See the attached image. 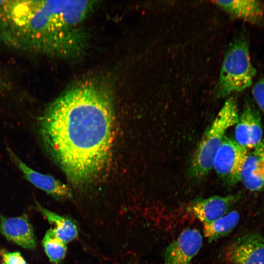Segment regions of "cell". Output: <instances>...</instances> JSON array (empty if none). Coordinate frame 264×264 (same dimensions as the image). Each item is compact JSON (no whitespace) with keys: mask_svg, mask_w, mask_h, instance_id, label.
Listing matches in <instances>:
<instances>
[{"mask_svg":"<svg viewBox=\"0 0 264 264\" xmlns=\"http://www.w3.org/2000/svg\"><path fill=\"white\" fill-rule=\"evenodd\" d=\"M114 120L110 95L91 84L66 91L40 118L43 144L73 184L89 183L106 166L113 139Z\"/></svg>","mask_w":264,"mask_h":264,"instance_id":"obj_1","label":"cell"},{"mask_svg":"<svg viewBox=\"0 0 264 264\" xmlns=\"http://www.w3.org/2000/svg\"><path fill=\"white\" fill-rule=\"evenodd\" d=\"M94 4L90 0H3L0 42L20 52L76 57L86 48L82 25Z\"/></svg>","mask_w":264,"mask_h":264,"instance_id":"obj_2","label":"cell"},{"mask_svg":"<svg viewBox=\"0 0 264 264\" xmlns=\"http://www.w3.org/2000/svg\"><path fill=\"white\" fill-rule=\"evenodd\" d=\"M239 117L237 102L234 98L231 97L225 101L206 130L193 154L191 168L194 176L202 177L213 168L215 156L226 132L237 123Z\"/></svg>","mask_w":264,"mask_h":264,"instance_id":"obj_3","label":"cell"},{"mask_svg":"<svg viewBox=\"0 0 264 264\" xmlns=\"http://www.w3.org/2000/svg\"><path fill=\"white\" fill-rule=\"evenodd\" d=\"M256 74L247 40L241 37L232 43L224 56L216 94L223 97L245 89L252 84Z\"/></svg>","mask_w":264,"mask_h":264,"instance_id":"obj_4","label":"cell"},{"mask_svg":"<svg viewBox=\"0 0 264 264\" xmlns=\"http://www.w3.org/2000/svg\"><path fill=\"white\" fill-rule=\"evenodd\" d=\"M249 150L225 136L215 156L213 168L227 185L234 186L241 180V173Z\"/></svg>","mask_w":264,"mask_h":264,"instance_id":"obj_5","label":"cell"},{"mask_svg":"<svg viewBox=\"0 0 264 264\" xmlns=\"http://www.w3.org/2000/svg\"><path fill=\"white\" fill-rule=\"evenodd\" d=\"M224 257L231 264H264V236L256 232L240 236L227 246Z\"/></svg>","mask_w":264,"mask_h":264,"instance_id":"obj_6","label":"cell"},{"mask_svg":"<svg viewBox=\"0 0 264 264\" xmlns=\"http://www.w3.org/2000/svg\"><path fill=\"white\" fill-rule=\"evenodd\" d=\"M235 141L249 150L257 146L264 137L260 112L251 102H245L235 124Z\"/></svg>","mask_w":264,"mask_h":264,"instance_id":"obj_7","label":"cell"},{"mask_svg":"<svg viewBox=\"0 0 264 264\" xmlns=\"http://www.w3.org/2000/svg\"><path fill=\"white\" fill-rule=\"evenodd\" d=\"M202 244V237L198 230L185 229L166 247L164 253V264H190Z\"/></svg>","mask_w":264,"mask_h":264,"instance_id":"obj_8","label":"cell"},{"mask_svg":"<svg viewBox=\"0 0 264 264\" xmlns=\"http://www.w3.org/2000/svg\"><path fill=\"white\" fill-rule=\"evenodd\" d=\"M242 196V193H237L196 198L189 204L188 210L203 223L213 221L227 214Z\"/></svg>","mask_w":264,"mask_h":264,"instance_id":"obj_9","label":"cell"},{"mask_svg":"<svg viewBox=\"0 0 264 264\" xmlns=\"http://www.w3.org/2000/svg\"><path fill=\"white\" fill-rule=\"evenodd\" d=\"M8 153L24 177L37 188L58 199H69L72 192L69 186L52 176L35 171L23 162L10 148Z\"/></svg>","mask_w":264,"mask_h":264,"instance_id":"obj_10","label":"cell"},{"mask_svg":"<svg viewBox=\"0 0 264 264\" xmlns=\"http://www.w3.org/2000/svg\"><path fill=\"white\" fill-rule=\"evenodd\" d=\"M0 231L7 240L24 248L32 250L36 246L33 227L25 215L0 216Z\"/></svg>","mask_w":264,"mask_h":264,"instance_id":"obj_11","label":"cell"},{"mask_svg":"<svg viewBox=\"0 0 264 264\" xmlns=\"http://www.w3.org/2000/svg\"><path fill=\"white\" fill-rule=\"evenodd\" d=\"M240 181L250 191H259L264 188V136L257 146L248 151Z\"/></svg>","mask_w":264,"mask_h":264,"instance_id":"obj_12","label":"cell"},{"mask_svg":"<svg viewBox=\"0 0 264 264\" xmlns=\"http://www.w3.org/2000/svg\"><path fill=\"white\" fill-rule=\"evenodd\" d=\"M215 2L231 15L250 23H259L264 17V5L259 0H218Z\"/></svg>","mask_w":264,"mask_h":264,"instance_id":"obj_13","label":"cell"},{"mask_svg":"<svg viewBox=\"0 0 264 264\" xmlns=\"http://www.w3.org/2000/svg\"><path fill=\"white\" fill-rule=\"evenodd\" d=\"M36 207L53 227L51 228L56 236L65 243L74 240L78 236V229L75 223L69 219L50 211L38 202Z\"/></svg>","mask_w":264,"mask_h":264,"instance_id":"obj_14","label":"cell"},{"mask_svg":"<svg viewBox=\"0 0 264 264\" xmlns=\"http://www.w3.org/2000/svg\"><path fill=\"white\" fill-rule=\"evenodd\" d=\"M240 214L234 210L213 221L203 223L204 236L211 242L230 233L237 225Z\"/></svg>","mask_w":264,"mask_h":264,"instance_id":"obj_15","label":"cell"},{"mask_svg":"<svg viewBox=\"0 0 264 264\" xmlns=\"http://www.w3.org/2000/svg\"><path fill=\"white\" fill-rule=\"evenodd\" d=\"M43 245L49 261L59 264L65 257L66 243L59 239L51 228L45 233L43 239Z\"/></svg>","mask_w":264,"mask_h":264,"instance_id":"obj_16","label":"cell"},{"mask_svg":"<svg viewBox=\"0 0 264 264\" xmlns=\"http://www.w3.org/2000/svg\"><path fill=\"white\" fill-rule=\"evenodd\" d=\"M0 257L2 264H28L19 252H10L0 248Z\"/></svg>","mask_w":264,"mask_h":264,"instance_id":"obj_17","label":"cell"},{"mask_svg":"<svg viewBox=\"0 0 264 264\" xmlns=\"http://www.w3.org/2000/svg\"><path fill=\"white\" fill-rule=\"evenodd\" d=\"M252 93L255 103L264 114V76L255 84Z\"/></svg>","mask_w":264,"mask_h":264,"instance_id":"obj_18","label":"cell"},{"mask_svg":"<svg viewBox=\"0 0 264 264\" xmlns=\"http://www.w3.org/2000/svg\"><path fill=\"white\" fill-rule=\"evenodd\" d=\"M5 78L3 74L2 73L1 71L0 70V88H5L6 82L5 81Z\"/></svg>","mask_w":264,"mask_h":264,"instance_id":"obj_19","label":"cell"},{"mask_svg":"<svg viewBox=\"0 0 264 264\" xmlns=\"http://www.w3.org/2000/svg\"><path fill=\"white\" fill-rule=\"evenodd\" d=\"M3 0H0V7L1 6Z\"/></svg>","mask_w":264,"mask_h":264,"instance_id":"obj_20","label":"cell"}]
</instances>
